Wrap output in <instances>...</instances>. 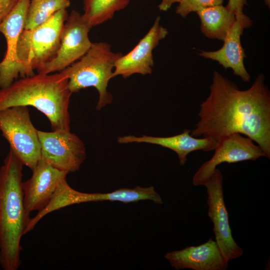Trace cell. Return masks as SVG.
<instances>
[{
  "mask_svg": "<svg viewBox=\"0 0 270 270\" xmlns=\"http://www.w3.org/2000/svg\"><path fill=\"white\" fill-rule=\"evenodd\" d=\"M262 74L247 90H240L215 70L210 92L200 106L199 120L190 134L209 137L216 142L239 133L252 140L270 158V92Z\"/></svg>",
  "mask_w": 270,
  "mask_h": 270,
  "instance_id": "1",
  "label": "cell"
},
{
  "mask_svg": "<svg viewBox=\"0 0 270 270\" xmlns=\"http://www.w3.org/2000/svg\"><path fill=\"white\" fill-rule=\"evenodd\" d=\"M68 78L62 70L38 73L15 80L0 89V110L15 106H31L48 120L52 130H70L68 110L72 93Z\"/></svg>",
  "mask_w": 270,
  "mask_h": 270,
  "instance_id": "2",
  "label": "cell"
},
{
  "mask_svg": "<svg viewBox=\"0 0 270 270\" xmlns=\"http://www.w3.org/2000/svg\"><path fill=\"white\" fill-rule=\"evenodd\" d=\"M23 164L10 150L0 168V266L20 265V240L28 221L24 204Z\"/></svg>",
  "mask_w": 270,
  "mask_h": 270,
  "instance_id": "3",
  "label": "cell"
},
{
  "mask_svg": "<svg viewBox=\"0 0 270 270\" xmlns=\"http://www.w3.org/2000/svg\"><path fill=\"white\" fill-rule=\"evenodd\" d=\"M66 10H59L45 22L32 29H24L16 47V62L0 72V88H6L20 76H32L56 55L60 45Z\"/></svg>",
  "mask_w": 270,
  "mask_h": 270,
  "instance_id": "4",
  "label": "cell"
},
{
  "mask_svg": "<svg viewBox=\"0 0 270 270\" xmlns=\"http://www.w3.org/2000/svg\"><path fill=\"white\" fill-rule=\"evenodd\" d=\"M122 55L115 52L106 42H92L88 51L78 60L62 70L68 78V88L72 94L87 88H94L98 99L96 108L100 110L112 102L107 88L116 60Z\"/></svg>",
  "mask_w": 270,
  "mask_h": 270,
  "instance_id": "5",
  "label": "cell"
},
{
  "mask_svg": "<svg viewBox=\"0 0 270 270\" xmlns=\"http://www.w3.org/2000/svg\"><path fill=\"white\" fill-rule=\"evenodd\" d=\"M0 130L10 150L24 166L32 170L41 158L37 130L28 106H15L0 110Z\"/></svg>",
  "mask_w": 270,
  "mask_h": 270,
  "instance_id": "6",
  "label": "cell"
},
{
  "mask_svg": "<svg viewBox=\"0 0 270 270\" xmlns=\"http://www.w3.org/2000/svg\"><path fill=\"white\" fill-rule=\"evenodd\" d=\"M41 159L68 174L80 168L86 158L83 141L70 130L44 132L38 130Z\"/></svg>",
  "mask_w": 270,
  "mask_h": 270,
  "instance_id": "7",
  "label": "cell"
},
{
  "mask_svg": "<svg viewBox=\"0 0 270 270\" xmlns=\"http://www.w3.org/2000/svg\"><path fill=\"white\" fill-rule=\"evenodd\" d=\"M92 28L82 14L72 10L64 23L56 55L37 70L38 73L60 72L80 58L92 44L88 36Z\"/></svg>",
  "mask_w": 270,
  "mask_h": 270,
  "instance_id": "8",
  "label": "cell"
},
{
  "mask_svg": "<svg viewBox=\"0 0 270 270\" xmlns=\"http://www.w3.org/2000/svg\"><path fill=\"white\" fill-rule=\"evenodd\" d=\"M223 176L216 168L204 186L208 194V215L214 224L215 238L225 260L240 258L244 253L233 238L223 194Z\"/></svg>",
  "mask_w": 270,
  "mask_h": 270,
  "instance_id": "9",
  "label": "cell"
},
{
  "mask_svg": "<svg viewBox=\"0 0 270 270\" xmlns=\"http://www.w3.org/2000/svg\"><path fill=\"white\" fill-rule=\"evenodd\" d=\"M213 156L204 162L194 174V186H204L216 166L224 162L236 163L256 160L266 156L260 146L246 136L239 133L229 134L221 138L214 149Z\"/></svg>",
  "mask_w": 270,
  "mask_h": 270,
  "instance_id": "10",
  "label": "cell"
},
{
  "mask_svg": "<svg viewBox=\"0 0 270 270\" xmlns=\"http://www.w3.org/2000/svg\"><path fill=\"white\" fill-rule=\"evenodd\" d=\"M160 16L156 18L148 32L128 53L116 61L113 78L120 76L126 78L134 74L152 73L154 66L152 52L160 42L168 34V30L160 24Z\"/></svg>",
  "mask_w": 270,
  "mask_h": 270,
  "instance_id": "11",
  "label": "cell"
},
{
  "mask_svg": "<svg viewBox=\"0 0 270 270\" xmlns=\"http://www.w3.org/2000/svg\"><path fill=\"white\" fill-rule=\"evenodd\" d=\"M32 171L31 177L22 182L24 204L28 222L32 212H38L46 206L60 182L68 174L41 158Z\"/></svg>",
  "mask_w": 270,
  "mask_h": 270,
  "instance_id": "12",
  "label": "cell"
},
{
  "mask_svg": "<svg viewBox=\"0 0 270 270\" xmlns=\"http://www.w3.org/2000/svg\"><path fill=\"white\" fill-rule=\"evenodd\" d=\"M234 14L236 20L224 40L222 46L216 51L200 50L198 54L217 61L226 69L232 68L234 74L247 82L250 81V76L244 65V60L246 56L240 39L244 30L250 27L252 24L243 10H238Z\"/></svg>",
  "mask_w": 270,
  "mask_h": 270,
  "instance_id": "13",
  "label": "cell"
},
{
  "mask_svg": "<svg viewBox=\"0 0 270 270\" xmlns=\"http://www.w3.org/2000/svg\"><path fill=\"white\" fill-rule=\"evenodd\" d=\"M164 258L176 270H226L228 264L216 241L212 238L198 246L168 252Z\"/></svg>",
  "mask_w": 270,
  "mask_h": 270,
  "instance_id": "14",
  "label": "cell"
},
{
  "mask_svg": "<svg viewBox=\"0 0 270 270\" xmlns=\"http://www.w3.org/2000/svg\"><path fill=\"white\" fill-rule=\"evenodd\" d=\"M119 144L147 143L160 146L169 148L178 155L180 164L184 166L187 161V156L196 150L210 152L214 150L217 142L209 137L198 138L190 134V130L185 129L182 132L167 137L152 136L142 135L136 136L128 135L118 136Z\"/></svg>",
  "mask_w": 270,
  "mask_h": 270,
  "instance_id": "15",
  "label": "cell"
},
{
  "mask_svg": "<svg viewBox=\"0 0 270 270\" xmlns=\"http://www.w3.org/2000/svg\"><path fill=\"white\" fill-rule=\"evenodd\" d=\"M30 0H18L14 7L0 23V32L6 42L4 57L0 62V72L16 62V47L19 36L24 29L26 13Z\"/></svg>",
  "mask_w": 270,
  "mask_h": 270,
  "instance_id": "16",
  "label": "cell"
},
{
  "mask_svg": "<svg viewBox=\"0 0 270 270\" xmlns=\"http://www.w3.org/2000/svg\"><path fill=\"white\" fill-rule=\"evenodd\" d=\"M200 30L208 38L223 40L235 20V14L222 4L204 8L197 11Z\"/></svg>",
  "mask_w": 270,
  "mask_h": 270,
  "instance_id": "17",
  "label": "cell"
},
{
  "mask_svg": "<svg viewBox=\"0 0 270 270\" xmlns=\"http://www.w3.org/2000/svg\"><path fill=\"white\" fill-rule=\"evenodd\" d=\"M82 16L92 26H96L112 19L115 13L124 9L130 0H82Z\"/></svg>",
  "mask_w": 270,
  "mask_h": 270,
  "instance_id": "18",
  "label": "cell"
},
{
  "mask_svg": "<svg viewBox=\"0 0 270 270\" xmlns=\"http://www.w3.org/2000/svg\"><path fill=\"white\" fill-rule=\"evenodd\" d=\"M142 200H150L157 204H162V200L153 186L144 188H121L107 193H93L94 202L108 200L124 203L134 202Z\"/></svg>",
  "mask_w": 270,
  "mask_h": 270,
  "instance_id": "19",
  "label": "cell"
},
{
  "mask_svg": "<svg viewBox=\"0 0 270 270\" xmlns=\"http://www.w3.org/2000/svg\"><path fill=\"white\" fill-rule=\"evenodd\" d=\"M70 0H30L24 29L34 28L48 20L57 12L66 10Z\"/></svg>",
  "mask_w": 270,
  "mask_h": 270,
  "instance_id": "20",
  "label": "cell"
},
{
  "mask_svg": "<svg viewBox=\"0 0 270 270\" xmlns=\"http://www.w3.org/2000/svg\"><path fill=\"white\" fill-rule=\"evenodd\" d=\"M224 0H181L176 8V14L185 18L192 12H196L204 8L222 4Z\"/></svg>",
  "mask_w": 270,
  "mask_h": 270,
  "instance_id": "21",
  "label": "cell"
},
{
  "mask_svg": "<svg viewBox=\"0 0 270 270\" xmlns=\"http://www.w3.org/2000/svg\"><path fill=\"white\" fill-rule=\"evenodd\" d=\"M18 0H0V23L17 4Z\"/></svg>",
  "mask_w": 270,
  "mask_h": 270,
  "instance_id": "22",
  "label": "cell"
},
{
  "mask_svg": "<svg viewBox=\"0 0 270 270\" xmlns=\"http://www.w3.org/2000/svg\"><path fill=\"white\" fill-rule=\"evenodd\" d=\"M246 4H247L246 0H228L226 8L234 12L238 10H243L244 6Z\"/></svg>",
  "mask_w": 270,
  "mask_h": 270,
  "instance_id": "23",
  "label": "cell"
},
{
  "mask_svg": "<svg viewBox=\"0 0 270 270\" xmlns=\"http://www.w3.org/2000/svg\"><path fill=\"white\" fill-rule=\"evenodd\" d=\"M181 0H162L158 4V8L161 11L166 12L172 6L176 3L179 2Z\"/></svg>",
  "mask_w": 270,
  "mask_h": 270,
  "instance_id": "24",
  "label": "cell"
},
{
  "mask_svg": "<svg viewBox=\"0 0 270 270\" xmlns=\"http://www.w3.org/2000/svg\"><path fill=\"white\" fill-rule=\"evenodd\" d=\"M265 4L270 8V0H264Z\"/></svg>",
  "mask_w": 270,
  "mask_h": 270,
  "instance_id": "25",
  "label": "cell"
}]
</instances>
